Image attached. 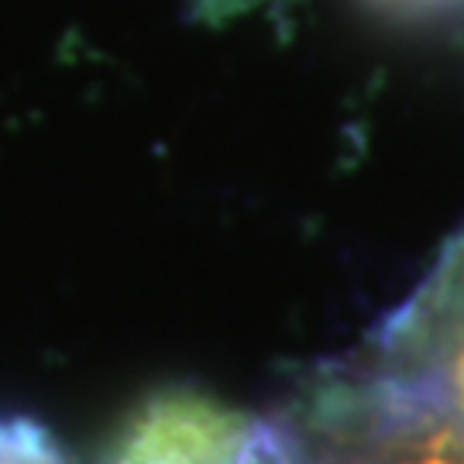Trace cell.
I'll return each instance as SVG.
<instances>
[{
  "mask_svg": "<svg viewBox=\"0 0 464 464\" xmlns=\"http://www.w3.org/2000/svg\"><path fill=\"white\" fill-rule=\"evenodd\" d=\"M293 464H464V440L358 358L310 382L279 416Z\"/></svg>",
  "mask_w": 464,
  "mask_h": 464,
  "instance_id": "obj_1",
  "label": "cell"
},
{
  "mask_svg": "<svg viewBox=\"0 0 464 464\" xmlns=\"http://www.w3.org/2000/svg\"><path fill=\"white\" fill-rule=\"evenodd\" d=\"M358 362L464 440V231L444 245Z\"/></svg>",
  "mask_w": 464,
  "mask_h": 464,
  "instance_id": "obj_2",
  "label": "cell"
},
{
  "mask_svg": "<svg viewBox=\"0 0 464 464\" xmlns=\"http://www.w3.org/2000/svg\"><path fill=\"white\" fill-rule=\"evenodd\" d=\"M93 464H293V444L279 420L169 385L117 423Z\"/></svg>",
  "mask_w": 464,
  "mask_h": 464,
  "instance_id": "obj_3",
  "label": "cell"
},
{
  "mask_svg": "<svg viewBox=\"0 0 464 464\" xmlns=\"http://www.w3.org/2000/svg\"><path fill=\"white\" fill-rule=\"evenodd\" d=\"M0 464H69L59 444L32 420H0Z\"/></svg>",
  "mask_w": 464,
  "mask_h": 464,
  "instance_id": "obj_4",
  "label": "cell"
}]
</instances>
